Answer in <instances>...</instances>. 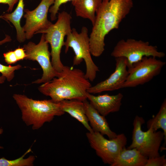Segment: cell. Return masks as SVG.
<instances>
[{
    "label": "cell",
    "mask_w": 166,
    "mask_h": 166,
    "mask_svg": "<svg viewBox=\"0 0 166 166\" xmlns=\"http://www.w3.org/2000/svg\"><path fill=\"white\" fill-rule=\"evenodd\" d=\"M133 6L132 0H103L96 13L95 21L89 37L91 54L101 56L105 50V39L119 25Z\"/></svg>",
    "instance_id": "1"
},
{
    "label": "cell",
    "mask_w": 166,
    "mask_h": 166,
    "mask_svg": "<svg viewBox=\"0 0 166 166\" xmlns=\"http://www.w3.org/2000/svg\"><path fill=\"white\" fill-rule=\"evenodd\" d=\"M91 86L81 70L64 65L58 77L44 83L38 89L55 102L73 99L83 101L87 99V90Z\"/></svg>",
    "instance_id": "2"
},
{
    "label": "cell",
    "mask_w": 166,
    "mask_h": 166,
    "mask_svg": "<svg viewBox=\"0 0 166 166\" xmlns=\"http://www.w3.org/2000/svg\"><path fill=\"white\" fill-rule=\"evenodd\" d=\"M13 98L22 113V119L27 126L38 130L45 122L52 121L56 116L65 113L59 102L51 99L35 100L24 95L15 94Z\"/></svg>",
    "instance_id": "3"
},
{
    "label": "cell",
    "mask_w": 166,
    "mask_h": 166,
    "mask_svg": "<svg viewBox=\"0 0 166 166\" xmlns=\"http://www.w3.org/2000/svg\"><path fill=\"white\" fill-rule=\"evenodd\" d=\"M88 31L85 26L82 27L81 32L78 33L73 28L67 36L65 42V53H66L69 48L74 51L73 65L80 64L82 61L85 62L86 71L85 76L90 81H93L96 78L99 68L93 61L90 50L89 37Z\"/></svg>",
    "instance_id": "4"
},
{
    "label": "cell",
    "mask_w": 166,
    "mask_h": 166,
    "mask_svg": "<svg viewBox=\"0 0 166 166\" xmlns=\"http://www.w3.org/2000/svg\"><path fill=\"white\" fill-rule=\"evenodd\" d=\"M71 19V16L67 12L63 11L59 13L56 23L52 24L42 33L51 46L52 65L58 73L62 71L64 66L61 61L60 55L62 47L64 45L65 37L72 31Z\"/></svg>",
    "instance_id": "5"
},
{
    "label": "cell",
    "mask_w": 166,
    "mask_h": 166,
    "mask_svg": "<svg viewBox=\"0 0 166 166\" xmlns=\"http://www.w3.org/2000/svg\"><path fill=\"white\" fill-rule=\"evenodd\" d=\"M115 58L123 57L127 61L128 70L133 65L145 57H153L161 58L165 56V53L159 51L157 47L150 45L148 42L129 38L119 41L111 53Z\"/></svg>",
    "instance_id": "6"
},
{
    "label": "cell",
    "mask_w": 166,
    "mask_h": 166,
    "mask_svg": "<svg viewBox=\"0 0 166 166\" xmlns=\"http://www.w3.org/2000/svg\"><path fill=\"white\" fill-rule=\"evenodd\" d=\"M144 123L143 117H135L133 123L132 142L127 148H136L147 158L160 156L159 150L164 137L163 132L154 131L150 128L144 131L141 126Z\"/></svg>",
    "instance_id": "7"
},
{
    "label": "cell",
    "mask_w": 166,
    "mask_h": 166,
    "mask_svg": "<svg viewBox=\"0 0 166 166\" xmlns=\"http://www.w3.org/2000/svg\"><path fill=\"white\" fill-rule=\"evenodd\" d=\"M86 136L91 148L105 164L111 166L121 151L125 148L127 138L121 133L113 138L107 139L100 133L88 132Z\"/></svg>",
    "instance_id": "8"
},
{
    "label": "cell",
    "mask_w": 166,
    "mask_h": 166,
    "mask_svg": "<svg viewBox=\"0 0 166 166\" xmlns=\"http://www.w3.org/2000/svg\"><path fill=\"white\" fill-rule=\"evenodd\" d=\"M48 44L45 38L44 34H42L38 44L30 42L23 46L26 55L25 59L37 61L42 69L41 78L35 81L33 83L47 82L58 77L59 74L52 65Z\"/></svg>",
    "instance_id": "9"
},
{
    "label": "cell",
    "mask_w": 166,
    "mask_h": 166,
    "mask_svg": "<svg viewBox=\"0 0 166 166\" xmlns=\"http://www.w3.org/2000/svg\"><path fill=\"white\" fill-rule=\"evenodd\" d=\"M166 62L153 57H144L135 64L128 71L122 88L144 84L159 75Z\"/></svg>",
    "instance_id": "10"
},
{
    "label": "cell",
    "mask_w": 166,
    "mask_h": 166,
    "mask_svg": "<svg viewBox=\"0 0 166 166\" xmlns=\"http://www.w3.org/2000/svg\"><path fill=\"white\" fill-rule=\"evenodd\" d=\"M54 2V0H42L34 10H24L26 22L22 28L26 39L31 38L34 34L42 33L52 24L48 19L47 15Z\"/></svg>",
    "instance_id": "11"
},
{
    "label": "cell",
    "mask_w": 166,
    "mask_h": 166,
    "mask_svg": "<svg viewBox=\"0 0 166 166\" xmlns=\"http://www.w3.org/2000/svg\"><path fill=\"white\" fill-rule=\"evenodd\" d=\"M115 69L105 80L91 86L87 92L92 94L116 90L121 88L128 74L127 59L123 57L115 58Z\"/></svg>",
    "instance_id": "12"
},
{
    "label": "cell",
    "mask_w": 166,
    "mask_h": 166,
    "mask_svg": "<svg viewBox=\"0 0 166 166\" xmlns=\"http://www.w3.org/2000/svg\"><path fill=\"white\" fill-rule=\"evenodd\" d=\"M86 97L94 108L100 114L105 117L110 113L119 111L123 95L119 93L114 95L105 94L95 96L87 92Z\"/></svg>",
    "instance_id": "13"
},
{
    "label": "cell",
    "mask_w": 166,
    "mask_h": 166,
    "mask_svg": "<svg viewBox=\"0 0 166 166\" xmlns=\"http://www.w3.org/2000/svg\"><path fill=\"white\" fill-rule=\"evenodd\" d=\"M83 102L87 119L93 132L106 135L109 139L116 137L117 135L110 129L105 117L100 114L87 99Z\"/></svg>",
    "instance_id": "14"
},
{
    "label": "cell",
    "mask_w": 166,
    "mask_h": 166,
    "mask_svg": "<svg viewBox=\"0 0 166 166\" xmlns=\"http://www.w3.org/2000/svg\"><path fill=\"white\" fill-rule=\"evenodd\" d=\"M59 103L61 109L65 113H67L81 123L89 132H93L87 119L83 101L68 100Z\"/></svg>",
    "instance_id": "15"
},
{
    "label": "cell",
    "mask_w": 166,
    "mask_h": 166,
    "mask_svg": "<svg viewBox=\"0 0 166 166\" xmlns=\"http://www.w3.org/2000/svg\"><path fill=\"white\" fill-rule=\"evenodd\" d=\"M147 159L136 148L125 147L110 166H145Z\"/></svg>",
    "instance_id": "16"
},
{
    "label": "cell",
    "mask_w": 166,
    "mask_h": 166,
    "mask_svg": "<svg viewBox=\"0 0 166 166\" xmlns=\"http://www.w3.org/2000/svg\"><path fill=\"white\" fill-rule=\"evenodd\" d=\"M103 0H74L71 2L74 7L76 15L89 19L93 25L96 13Z\"/></svg>",
    "instance_id": "17"
},
{
    "label": "cell",
    "mask_w": 166,
    "mask_h": 166,
    "mask_svg": "<svg viewBox=\"0 0 166 166\" xmlns=\"http://www.w3.org/2000/svg\"><path fill=\"white\" fill-rule=\"evenodd\" d=\"M17 6L12 12L5 13L0 16L2 18L11 22L16 31L17 40L20 43L24 42L26 40L25 33L20 24L21 19L23 15L24 0H18Z\"/></svg>",
    "instance_id": "18"
},
{
    "label": "cell",
    "mask_w": 166,
    "mask_h": 166,
    "mask_svg": "<svg viewBox=\"0 0 166 166\" xmlns=\"http://www.w3.org/2000/svg\"><path fill=\"white\" fill-rule=\"evenodd\" d=\"M148 129L156 131L159 129L163 130L164 134V143L166 142V100L165 99L155 116L150 119L147 122Z\"/></svg>",
    "instance_id": "19"
},
{
    "label": "cell",
    "mask_w": 166,
    "mask_h": 166,
    "mask_svg": "<svg viewBox=\"0 0 166 166\" xmlns=\"http://www.w3.org/2000/svg\"><path fill=\"white\" fill-rule=\"evenodd\" d=\"M31 151L29 148L21 157L14 160H9L4 157L0 158V166H33L35 159V156L30 155L25 158V156Z\"/></svg>",
    "instance_id": "20"
},
{
    "label": "cell",
    "mask_w": 166,
    "mask_h": 166,
    "mask_svg": "<svg viewBox=\"0 0 166 166\" xmlns=\"http://www.w3.org/2000/svg\"><path fill=\"white\" fill-rule=\"evenodd\" d=\"M21 67L22 66L20 65L14 66H7L0 63V73L6 77L8 81H10L14 77L15 71L21 69Z\"/></svg>",
    "instance_id": "21"
},
{
    "label": "cell",
    "mask_w": 166,
    "mask_h": 166,
    "mask_svg": "<svg viewBox=\"0 0 166 166\" xmlns=\"http://www.w3.org/2000/svg\"><path fill=\"white\" fill-rule=\"evenodd\" d=\"M53 4L50 7L49 12L50 13V17L52 21L57 18V14L58 12L60 7L63 4L74 0H54Z\"/></svg>",
    "instance_id": "22"
},
{
    "label": "cell",
    "mask_w": 166,
    "mask_h": 166,
    "mask_svg": "<svg viewBox=\"0 0 166 166\" xmlns=\"http://www.w3.org/2000/svg\"><path fill=\"white\" fill-rule=\"evenodd\" d=\"M165 155L148 158L145 166H166Z\"/></svg>",
    "instance_id": "23"
},
{
    "label": "cell",
    "mask_w": 166,
    "mask_h": 166,
    "mask_svg": "<svg viewBox=\"0 0 166 166\" xmlns=\"http://www.w3.org/2000/svg\"><path fill=\"white\" fill-rule=\"evenodd\" d=\"M3 55L5 61L8 64H15L18 61L14 51H9Z\"/></svg>",
    "instance_id": "24"
},
{
    "label": "cell",
    "mask_w": 166,
    "mask_h": 166,
    "mask_svg": "<svg viewBox=\"0 0 166 166\" xmlns=\"http://www.w3.org/2000/svg\"><path fill=\"white\" fill-rule=\"evenodd\" d=\"M18 61L25 59L26 54L23 48L19 47L14 51Z\"/></svg>",
    "instance_id": "25"
},
{
    "label": "cell",
    "mask_w": 166,
    "mask_h": 166,
    "mask_svg": "<svg viewBox=\"0 0 166 166\" xmlns=\"http://www.w3.org/2000/svg\"><path fill=\"white\" fill-rule=\"evenodd\" d=\"M18 2V0H0V3L6 4L8 6L7 11H12L15 5Z\"/></svg>",
    "instance_id": "26"
},
{
    "label": "cell",
    "mask_w": 166,
    "mask_h": 166,
    "mask_svg": "<svg viewBox=\"0 0 166 166\" xmlns=\"http://www.w3.org/2000/svg\"><path fill=\"white\" fill-rule=\"evenodd\" d=\"M11 40V39L10 37L8 35H6L4 39L0 41V45L6 42H10Z\"/></svg>",
    "instance_id": "27"
},
{
    "label": "cell",
    "mask_w": 166,
    "mask_h": 166,
    "mask_svg": "<svg viewBox=\"0 0 166 166\" xmlns=\"http://www.w3.org/2000/svg\"><path fill=\"white\" fill-rule=\"evenodd\" d=\"M6 79V77L3 75L0 76V84L4 83Z\"/></svg>",
    "instance_id": "28"
},
{
    "label": "cell",
    "mask_w": 166,
    "mask_h": 166,
    "mask_svg": "<svg viewBox=\"0 0 166 166\" xmlns=\"http://www.w3.org/2000/svg\"><path fill=\"white\" fill-rule=\"evenodd\" d=\"M3 132V129L2 128H0V135L2 134ZM3 147L0 145V149H3Z\"/></svg>",
    "instance_id": "29"
}]
</instances>
